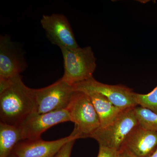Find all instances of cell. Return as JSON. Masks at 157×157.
Returning <instances> with one entry per match:
<instances>
[{
	"label": "cell",
	"instance_id": "obj_1",
	"mask_svg": "<svg viewBox=\"0 0 157 157\" xmlns=\"http://www.w3.org/2000/svg\"><path fill=\"white\" fill-rule=\"evenodd\" d=\"M36 113L34 89L24 84L21 75L11 78L9 87L0 93L1 122L19 126L29 116Z\"/></svg>",
	"mask_w": 157,
	"mask_h": 157
},
{
	"label": "cell",
	"instance_id": "obj_2",
	"mask_svg": "<svg viewBox=\"0 0 157 157\" xmlns=\"http://www.w3.org/2000/svg\"><path fill=\"white\" fill-rule=\"evenodd\" d=\"M60 49L64 69L62 80L73 86L93 77L97 67V59L90 46Z\"/></svg>",
	"mask_w": 157,
	"mask_h": 157
},
{
	"label": "cell",
	"instance_id": "obj_3",
	"mask_svg": "<svg viewBox=\"0 0 157 157\" xmlns=\"http://www.w3.org/2000/svg\"><path fill=\"white\" fill-rule=\"evenodd\" d=\"M66 109L79 138L90 137L101 127L97 111L86 93L75 91Z\"/></svg>",
	"mask_w": 157,
	"mask_h": 157
},
{
	"label": "cell",
	"instance_id": "obj_4",
	"mask_svg": "<svg viewBox=\"0 0 157 157\" xmlns=\"http://www.w3.org/2000/svg\"><path fill=\"white\" fill-rule=\"evenodd\" d=\"M134 108L124 109L112 123L99 128L90 138L97 140L99 146L120 151L127 137L138 125Z\"/></svg>",
	"mask_w": 157,
	"mask_h": 157
},
{
	"label": "cell",
	"instance_id": "obj_5",
	"mask_svg": "<svg viewBox=\"0 0 157 157\" xmlns=\"http://www.w3.org/2000/svg\"><path fill=\"white\" fill-rule=\"evenodd\" d=\"M37 113H44L66 109L74 91L61 78L54 83L42 88L34 89Z\"/></svg>",
	"mask_w": 157,
	"mask_h": 157
},
{
	"label": "cell",
	"instance_id": "obj_6",
	"mask_svg": "<svg viewBox=\"0 0 157 157\" xmlns=\"http://www.w3.org/2000/svg\"><path fill=\"white\" fill-rule=\"evenodd\" d=\"M74 91L87 92H94L101 94L113 105L122 109L137 106L132 89L122 85H112L103 83L94 77L73 85Z\"/></svg>",
	"mask_w": 157,
	"mask_h": 157
},
{
	"label": "cell",
	"instance_id": "obj_7",
	"mask_svg": "<svg viewBox=\"0 0 157 157\" xmlns=\"http://www.w3.org/2000/svg\"><path fill=\"white\" fill-rule=\"evenodd\" d=\"M40 23L47 38L53 45L60 48H79L70 22L63 14L43 15Z\"/></svg>",
	"mask_w": 157,
	"mask_h": 157
},
{
	"label": "cell",
	"instance_id": "obj_8",
	"mask_svg": "<svg viewBox=\"0 0 157 157\" xmlns=\"http://www.w3.org/2000/svg\"><path fill=\"white\" fill-rule=\"evenodd\" d=\"M79 139L75 129L67 137L58 140L45 141L41 138L21 141L12 151L16 157H55L66 144Z\"/></svg>",
	"mask_w": 157,
	"mask_h": 157
},
{
	"label": "cell",
	"instance_id": "obj_9",
	"mask_svg": "<svg viewBox=\"0 0 157 157\" xmlns=\"http://www.w3.org/2000/svg\"><path fill=\"white\" fill-rule=\"evenodd\" d=\"M70 121L66 109L44 113H33L19 125L23 139L33 140L41 138L43 132L58 124Z\"/></svg>",
	"mask_w": 157,
	"mask_h": 157
},
{
	"label": "cell",
	"instance_id": "obj_10",
	"mask_svg": "<svg viewBox=\"0 0 157 157\" xmlns=\"http://www.w3.org/2000/svg\"><path fill=\"white\" fill-rule=\"evenodd\" d=\"M27 63L19 49L7 35L0 37V79H10L26 69Z\"/></svg>",
	"mask_w": 157,
	"mask_h": 157
},
{
	"label": "cell",
	"instance_id": "obj_11",
	"mask_svg": "<svg viewBox=\"0 0 157 157\" xmlns=\"http://www.w3.org/2000/svg\"><path fill=\"white\" fill-rule=\"evenodd\" d=\"M157 149V132L139 125L127 137L122 148L134 157H150Z\"/></svg>",
	"mask_w": 157,
	"mask_h": 157
},
{
	"label": "cell",
	"instance_id": "obj_12",
	"mask_svg": "<svg viewBox=\"0 0 157 157\" xmlns=\"http://www.w3.org/2000/svg\"><path fill=\"white\" fill-rule=\"evenodd\" d=\"M90 98L101 124L100 128L107 126L115 120L124 109L117 107L106 97L94 92H84Z\"/></svg>",
	"mask_w": 157,
	"mask_h": 157
},
{
	"label": "cell",
	"instance_id": "obj_13",
	"mask_svg": "<svg viewBox=\"0 0 157 157\" xmlns=\"http://www.w3.org/2000/svg\"><path fill=\"white\" fill-rule=\"evenodd\" d=\"M22 140L19 126L0 122V157H9L15 146Z\"/></svg>",
	"mask_w": 157,
	"mask_h": 157
},
{
	"label": "cell",
	"instance_id": "obj_14",
	"mask_svg": "<svg viewBox=\"0 0 157 157\" xmlns=\"http://www.w3.org/2000/svg\"><path fill=\"white\" fill-rule=\"evenodd\" d=\"M134 112L138 125L144 129L157 132V114L146 108L136 106Z\"/></svg>",
	"mask_w": 157,
	"mask_h": 157
},
{
	"label": "cell",
	"instance_id": "obj_15",
	"mask_svg": "<svg viewBox=\"0 0 157 157\" xmlns=\"http://www.w3.org/2000/svg\"><path fill=\"white\" fill-rule=\"evenodd\" d=\"M134 98L137 106L150 109L157 114V86L146 94L135 93Z\"/></svg>",
	"mask_w": 157,
	"mask_h": 157
},
{
	"label": "cell",
	"instance_id": "obj_16",
	"mask_svg": "<svg viewBox=\"0 0 157 157\" xmlns=\"http://www.w3.org/2000/svg\"><path fill=\"white\" fill-rule=\"evenodd\" d=\"M76 139H73L65 144L55 157H70L72 148Z\"/></svg>",
	"mask_w": 157,
	"mask_h": 157
},
{
	"label": "cell",
	"instance_id": "obj_17",
	"mask_svg": "<svg viewBox=\"0 0 157 157\" xmlns=\"http://www.w3.org/2000/svg\"><path fill=\"white\" fill-rule=\"evenodd\" d=\"M97 157H119V151L105 147L99 146Z\"/></svg>",
	"mask_w": 157,
	"mask_h": 157
},
{
	"label": "cell",
	"instance_id": "obj_18",
	"mask_svg": "<svg viewBox=\"0 0 157 157\" xmlns=\"http://www.w3.org/2000/svg\"><path fill=\"white\" fill-rule=\"evenodd\" d=\"M119 157H134L128 153L127 152L124 150H121L119 151Z\"/></svg>",
	"mask_w": 157,
	"mask_h": 157
},
{
	"label": "cell",
	"instance_id": "obj_19",
	"mask_svg": "<svg viewBox=\"0 0 157 157\" xmlns=\"http://www.w3.org/2000/svg\"><path fill=\"white\" fill-rule=\"evenodd\" d=\"M150 157H157V149L154 153Z\"/></svg>",
	"mask_w": 157,
	"mask_h": 157
},
{
	"label": "cell",
	"instance_id": "obj_20",
	"mask_svg": "<svg viewBox=\"0 0 157 157\" xmlns=\"http://www.w3.org/2000/svg\"><path fill=\"white\" fill-rule=\"evenodd\" d=\"M9 157H16L15 155H14V154H13V153H11L10 155L9 156Z\"/></svg>",
	"mask_w": 157,
	"mask_h": 157
}]
</instances>
